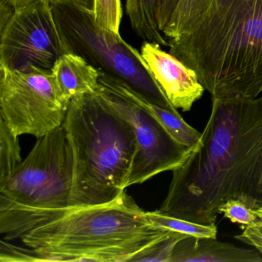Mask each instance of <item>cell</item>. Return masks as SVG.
I'll return each instance as SVG.
<instances>
[{"label": "cell", "mask_w": 262, "mask_h": 262, "mask_svg": "<svg viewBox=\"0 0 262 262\" xmlns=\"http://www.w3.org/2000/svg\"><path fill=\"white\" fill-rule=\"evenodd\" d=\"M239 199L262 207V96L212 99L199 145L172 171L158 211L203 225H215L219 208Z\"/></svg>", "instance_id": "6da1fadb"}, {"label": "cell", "mask_w": 262, "mask_h": 262, "mask_svg": "<svg viewBox=\"0 0 262 262\" xmlns=\"http://www.w3.org/2000/svg\"><path fill=\"white\" fill-rule=\"evenodd\" d=\"M168 42L212 99L262 93V0H213L188 32Z\"/></svg>", "instance_id": "7a4b0ae2"}, {"label": "cell", "mask_w": 262, "mask_h": 262, "mask_svg": "<svg viewBox=\"0 0 262 262\" xmlns=\"http://www.w3.org/2000/svg\"><path fill=\"white\" fill-rule=\"evenodd\" d=\"M170 232L153 225L125 191L108 203L69 207L22 242L45 261H133Z\"/></svg>", "instance_id": "3957f363"}, {"label": "cell", "mask_w": 262, "mask_h": 262, "mask_svg": "<svg viewBox=\"0 0 262 262\" xmlns=\"http://www.w3.org/2000/svg\"><path fill=\"white\" fill-rule=\"evenodd\" d=\"M62 126L73 152L70 207L119 197L128 188L138 151L129 122L97 92L72 99Z\"/></svg>", "instance_id": "277c9868"}, {"label": "cell", "mask_w": 262, "mask_h": 262, "mask_svg": "<svg viewBox=\"0 0 262 262\" xmlns=\"http://www.w3.org/2000/svg\"><path fill=\"white\" fill-rule=\"evenodd\" d=\"M73 159L64 127L39 138L24 160L0 185V234L21 239L57 220L70 207Z\"/></svg>", "instance_id": "5b68a950"}, {"label": "cell", "mask_w": 262, "mask_h": 262, "mask_svg": "<svg viewBox=\"0 0 262 262\" xmlns=\"http://www.w3.org/2000/svg\"><path fill=\"white\" fill-rule=\"evenodd\" d=\"M67 53L80 56L99 73L121 79L151 103L177 112L153 77L140 52L119 33L102 27L94 12L70 0H50Z\"/></svg>", "instance_id": "8992f818"}, {"label": "cell", "mask_w": 262, "mask_h": 262, "mask_svg": "<svg viewBox=\"0 0 262 262\" xmlns=\"http://www.w3.org/2000/svg\"><path fill=\"white\" fill-rule=\"evenodd\" d=\"M70 102L61 94L52 70L0 68V119L16 136L39 139L62 126Z\"/></svg>", "instance_id": "52a82bcc"}, {"label": "cell", "mask_w": 262, "mask_h": 262, "mask_svg": "<svg viewBox=\"0 0 262 262\" xmlns=\"http://www.w3.org/2000/svg\"><path fill=\"white\" fill-rule=\"evenodd\" d=\"M66 53L50 0H36L0 20V68L52 70Z\"/></svg>", "instance_id": "ba28073f"}, {"label": "cell", "mask_w": 262, "mask_h": 262, "mask_svg": "<svg viewBox=\"0 0 262 262\" xmlns=\"http://www.w3.org/2000/svg\"><path fill=\"white\" fill-rule=\"evenodd\" d=\"M98 93L129 122L136 135L138 151L127 186L144 183L164 171H172L192 152L191 148L176 142L154 116L116 88L104 73H100Z\"/></svg>", "instance_id": "9c48e42d"}, {"label": "cell", "mask_w": 262, "mask_h": 262, "mask_svg": "<svg viewBox=\"0 0 262 262\" xmlns=\"http://www.w3.org/2000/svg\"><path fill=\"white\" fill-rule=\"evenodd\" d=\"M140 53L173 106L183 112L190 111L205 90L195 72L171 53L162 50L159 44L144 42Z\"/></svg>", "instance_id": "30bf717a"}, {"label": "cell", "mask_w": 262, "mask_h": 262, "mask_svg": "<svg viewBox=\"0 0 262 262\" xmlns=\"http://www.w3.org/2000/svg\"><path fill=\"white\" fill-rule=\"evenodd\" d=\"M260 262L261 254L256 249L241 248L219 242L217 237L188 236L178 242L170 262Z\"/></svg>", "instance_id": "8fae6325"}, {"label": "cell", "mask_w": 262, "mask_h": 262, "mask_svg": "<svg viewBox=\"0 0 262 262\" xmlns=\"http://www.w3.org/2000/svg\"><path fill=\"white\" fill-rule=\"evenodd\" d=\"M56 85L65 99L96 93L99 88L100 73L80 56L66 53L52 69Z\"/></svg>", "instance_id": "7c38bea8"}, {"label": "cell", "mask_w": 262, "mask_h": 262, "mask_svg": "<svg viewBox=\"0 0 262 262\" xmlns=\"http://www.w3.org/2000/svg\"><path fill=\"white\" fill-rule=\"evenodd\" d=\"M108 76L116 88L119 89L132 100L148 112L151 116H154L176 142L182 146L191 149H194L199 145L202 133L188 125L182 119L179 112L171 111L168 108L151 103L142 95L133 90L123 81Z\"/></svg>", "instance_id": "4fadbf2b"}, {"label": "cell", "mask_w": 262, "mask_h": 262, "mask_svg": "<svg viewBox=\"0 0 262 262\" xmlns=\"http://www.w3.org/2000/svg\"><path fill=\"white\" fill-rule=\"evenodd\" d=\"M160 0H126L125 12L133 31L144 42L169 47L159 28L158 10Z\"/></svg>", "instance_id": "5bb4252c"}, {"label": "cell", "mask_w": 262, "mask_h": 262, "mask_svg": "<svg viewBox=\"0 0 262 262\" xmlns=\"http://www.w3.org/2000/svg\"><path fill=\"white\" fill-rule=\"evenodd\" d=\"M213 0H179L176 10L162 33L173 39L186 33L209 8Z\"/></svg>", "instance_id": "9a60e30c"}, {"label": "cell", "mask_w": 262, "mask_h": 262, "mask_svg": "<svg viewBox=\"0 0 262 262\" xmlns=\"http://www.w3.org/2000/svg\"><path fill=\"white\" fill-rule=\"evenodd\" d=\"M146 215L153 225L173 232L196 237H217V228L215 225H203L185 220L162 214L158 210L146 211Z\"/></svg>", "instance_id": "2e32d148"}, {"label": "cell", "mask_w": 262, "mask_h": 262, "mask_svg": "<svg viewBox=\"0 0 262 262\" xmlns=\"http://www.w3.org/2000/svg\"><path fill=\"white\" fill-rule=\"evenodd\" d=\"M18 138L0 119V185L8 179L23 161Z\"/></svg>", "instance_id": "e0dca14e"}, {"label": "cell", "mask_w": 262, "mask_h": 262, "mask_svg": "<svg viewBox=\"0 0 262 262\" xmlns=\"http://www.w3.org/2000/svg\"><path fill=\"white\" fill-rule=\"evenodd\" d=\"M186 237V234L171 231L142 254L135 257L133 261L170 262L174 247L179 241Z\"/></svg>", "instance_id": "ac0fdd59"}, {"label": "cell", "mask_w": 262, "mask_h": 262, "mask_svg": "<svg viewBox=\"0 0 262 262\" xmlns=\"http://www.w3.org/2000/svg\"><path fill=\"white\" fill-rule=\"evenodd\" d=\"M122 13L121 0H96L95 2V18L108 30L119 33Z\"/></svg>", "instance_id": "d6986e66"}, {"label": "cell", "mask_w": 262, "mask_h": 262, "mask_svg": "<svg viewBox=\"0 0 262 262\" xmlns=\"http://www.w3.org/2000/svg\"><path fill=\"white\" fill-rule=\"evenodd\" d=\"M219 214L236 223L243 230L246 227L254 225L258 220L255 210L248 207L239 199H230L222 204L219 208Z\"/></svg>", "instance_id": "ffe728a7"}, {"label": "cell", "mask_w": 262, "mask_h": 262, "mask_svg": "<svg viewBox=\"0 0 262 262\" xmlns=\"http://www.w3.org/2000/svg\"><path fill=\"white\" fill-rule=\"evenodd\" d=\"M7 242L2 239L0 242V261H45L34 249H25Z\"/></svg>", "instance_id": "44dd1931"}, {"label": "cell", "mask_w": 262, "mask_h": 262, "mask_svg": "<svg viewBox=\"0 0 262 262\" xmlns=\"http://www.w3.org/2000/svg\"><path fill=\"white\" fill-rule=\"evenodd\" d=\"M235 238L251 245L262 254V219H258L254 225L244 228Z\"/></svg>", "instance_id": "7402d4cb"}, {"label": "cell", "mask_w": 262, "mask_h": 262, "mask_svg": "<svg viewBox=\"0 0 262 262\" xmlns=\"http://www.w3.org/2000/svg\"><path fill=\"white\" fill-rule=\"evenodd\" d=\"M179 0H160L159 1V10H158V21L161 31L168 24L171 19Z\"/></svg>", "instance_id": "603a6c76"}, {"label": "cell", "mask_w": 262, "mask_h": 262, "mask_svg": "<svg viewBox=\"0 0 262 262\" xmlns=\"http://www.w3.org/2000/svg\"><path fill=\"white\" fill-rule=\"evenodd\" d=\"M36 0H0V16L7 17L13 10L31 4Z\"/></svg>", "instance_id": "cb8c5ba5"}, {"label": "cell", "mask_w": 262, "mask_h": 262, "mask_svg": "<svg viewBox=\"0 0 262 262\" xmlns=\"http://www.w3.org/2000/svg\"><path fill=\"white\" fill-rule=\"evenodd\" d=\"M70 1L82 8L94 12L96 0H70Z\"/></svg>", "instance_id": "d4e9b609"}, {"label": "cell", "mask_w": 262, "mask_h": 262, "mask_svg": "<svg viewBox=\"0 0 262 262\" xmlns=\"http://www.w3.org/2000/svg\"><path fill=\"white\" fill-rule=\"evenodd\" d=\"M255 212L258 219H262V207L259 208V209L255 210Z\"/></svg>", "instance_id": "484cf974"}]
</instances>
